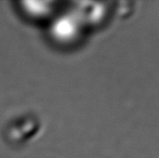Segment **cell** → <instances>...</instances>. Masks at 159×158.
<instances>
[{"label": "cell", "mask_w": 159, "mask_h": 158, "mask_svg": "<svg viewBox=\"0 0 159 158\" xmlns=\"http://www.w3.org/2000/svg\"><path fill=\"white\" fill-rule=\"evenodd\" d=\"M82 28L84 25L74 11L62 13L51 22L50 36L57 43L71 44L80 37Z\"/></svg>", "instance_id": "obj_1"}, {"label": "cell", "mask_w": 159, "mask_h": 158, "mask_svg": "<svg viewBox=\"0 0 159 158\" xmlns=\"http://www.w3.org/2000/svg\"><path fill=\"white\" fill-rule=\"evenodd\" d=\"M27 16L34 20L49 19L53 14L55 2L53 1H25L21 3Z\"/></svg>", "instance_id": "obj_2"}]
</instances>
